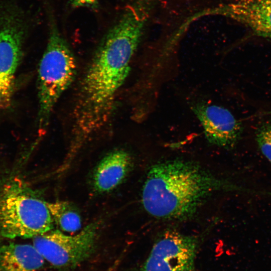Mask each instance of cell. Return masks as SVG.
I'll return each mask as SVG.
<instances>
[{"mask_svg": "<svg viewBox=\"0 0 271 271\" xmlns=\"http://www.w3.org/2000/svg\"><path fill=\"white\" fill-rule=\"evenodd\" d=\"M144 32L138 19L123 15L99 45L81 80L73 109V149L100 131L110 119L116 94L128 75Z\"/></svg>", "mask_w": 271, "mask_h": 271, "instance_id": "1", "label": "cell"}, {"mask_svg": "<svg viewBox=\"0 0 271 271\" xmlns=\"http://www.w3.org/2000/svg\"><path fill=\"white\" fill-rule=\"evenodd\" d=\"M218 191L258 193L215 177L194 163L175 160L151 167L142 201L145 209L154 217L183 220L193 216L204 201Z\"/></svg>", "mask_w": 271, "mask_h": 271, "instance_id": "2", "label": "cell"}, {"mask_svg": "<svg viewBox=\"0 0 271 271\" xmlns=\"http://www.w3.org/2000/svg\"><path fill=\"white\" fill-rule=\"evenodd\" d=\"M49 210L18 176L0 180V236L31 238L53 228Z\"/></svg>", "mask_w": 271, "mask_h": 271, "instance_id": "3", "label": "cell"}, {"mask_svg": "<svg viewBox=\"0 0 271 271\" xmlns=\"http://www.w3.org/2000/svg\"><path fill=\"white\" fill-rule=\"evenodd\" d=\"M76 71L77 63L72 51L56 26L51 24L38 71L40 129L47 128L58 101L74 81Z\"/></svg>", "mask_w": 271, "mask_h": 271, "instance_id": "4", "label": "cell"}, {"mask_svg": "<svg viewBox=\"0 0 271 271\" xmlns=\"http://www.w3.org/2000/svg\"><path fill=\"white\" fill-rule=\"evenodd\" d=\"M97 225L90 224L78 233L69 235L59 230H50L33 238V245L54 267L72 269L93 253Z\"/></svg>", "mask_w": 271, "mask_h": 271, "instance_id": "5", "label": "cell"}, {"mask_svg": "<svg viewBox=\"0 0 271 271\" xmlns=\"http://www.w3.org/2000/svg\"><path fill=\"white\" fill-rule=\"evenodd\" d=\"M198 246L195 237L167 230L155 242L139 271H197Z\"/></svg>", "mask_w": 271, "mask_h": 271, "instance_id": "6", "label": "cell"}, {"mask_svg": "<svg viewBox=\"0 0 271 271\" xmlns=\"http://www.w3.org/2000/svg\"><path fill=\"white\" fill-rule=\"evenodd\" d=\"M11 19L0 22V109L12 103L16 74L22 56L24 32Z\"/></svg>", "mask_w": 271, "mask_h": 271, "instance_id": "7", "label": "cell"}, {"mask_svg": "<svg viewBox=\"0 0 271 271\" xmlns=\"http://www.w3.org/2000/svg\"><path fill=\"white\" fill-rule=\"evenodd\" d=\"M192 110L201 122L205 137L211 144L231 148L242 131L240 122L227 109L216 105L198 103Z\"/></svg>", "mask_w": 271, "mask_h": 271, "instance_id": "8", "label": "cell"}, {"mask_svg": "<svg viewBox=\"0 0 271 271\" xmlns=\"http://www.w3.org/2000/svg\"><path fill=\"white\" fill-rule=\"evenodd\" d=\"M209 13L233 19L255 34L271 39V0H234Z\"/></svg>", "mask_w": 271, "mask_h": 271, "instance_id": "9", "label": "cell"}, {"mask_svg": "<svg viewBox=\"0 0 271 271\" xmlns=\"http://www.w3.org/2000/svg\"><path fill=\"white\" fill-rule=\"evenodd\" d=\"M131 158L123 150H116L107 154L94 171L92 184L98 193L108 192L119 185L130 170Z\"/></svg>", "mask_w": 271, "mask_h": 271, "instance_id": "10", "label": "cell"}, {"mask_svg": "<svg viewBox=\"0 0 271 271\" xmlns=\"http://www.w3.org/2000/svg\"><path fill=\"white\" fill-rule=\"evenodd\" d=\"M44 261L33 245L11 242L0 245V271H39Z\"/></svg>", "mask_w": 271, "mask_h": 271, "instance_id": "11", "label": "cell"}, {"mask_svg": "<svg viewBox=\"0 0 271 271\" xmlns=\"http://www.w3.org/2000/svg\"><path fill=\"white\" fill-rule=\"evenodd\" d=\"M53 220L63 231L76 232L81 227V220L78 211L67 201L46 202Z\"/></svg>", "mask_w": 271, "mask_h": 271, "instance_id": "12", "label": "cell"}, {"mask_svg": "<svg viewBox=\"0 0 271 271\" xmlns=\"http://www.w3.org/2000/svg\"><path fill=\"white\" fill-rule=\"evenodd\" d=\"M255 139L260 152L271 163V122L264 123L257 129Z\"/></svg>", "mask_w": 271, "mask_h": 271, "instance_id": "13", "label": "cell"}, {"mask_svg": "<svg viewBox=\"0 0 271 271\" xmlns=\"http://www.w3.org/2000/svg\"><path fill=\"white\" fill-rule=\"evenodd\" d=\"M74 7L95 8L97 7L98 0H70Z\"/></svg>", "mask_w": 271, "mask_h": 271, "instance_id": "14", "label": "cell"}, {"mask_svg": "<svg viewBox=\"0 0 271 271\" xmlns=\"http://www.w3.org/2000/svg\"><path fill=\"white\" fill-rule=\"evenodd\" d=\"M116 264H114L112 266L109 267L107 270L105 271H116Z\"/></svg>", "mask_w": 271, "mask_h": 271, "instance_id": "15", "label": "cell"}]
</instances>
